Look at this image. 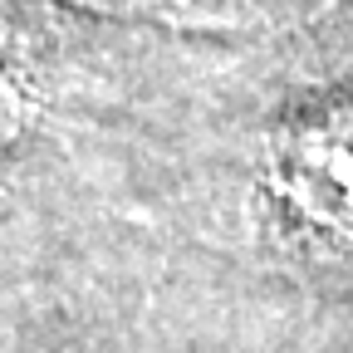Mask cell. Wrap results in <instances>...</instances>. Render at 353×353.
I'll list each match as a JSON object with an SVG mask.
<instances>
[{"label": "cell", "instance_id": "obj_1", "mask_svg": "<svg viewBox=\"0 0 353 353\" xmlns=\"http://www.w3.org/2000/svg\"><path fill=\"white\" fill-rule=\"evenodd\" d=\"M290 196L329 226H353V108L304 132L290 157Z\"/></svg>", "mask_w": 353, "mask_h": 353}]
</instances>
